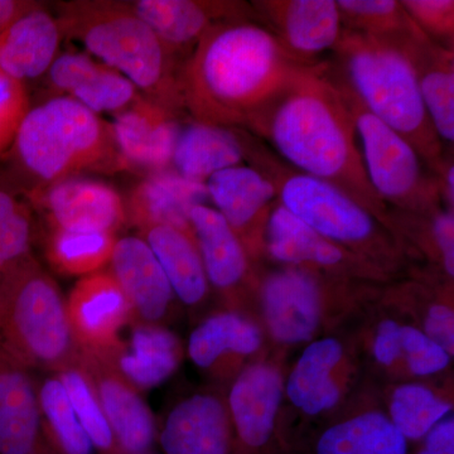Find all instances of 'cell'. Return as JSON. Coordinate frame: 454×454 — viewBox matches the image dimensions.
<instances>
[{
	"mask_svg": "<svg viewBox=\"0 0 454 454\" xmlns=\"http://www.w3.org/2000/svg\"><path fill=\"white\" fill-rule=\"evenodd\" d=\"M260 301L269 333L283 345L309 342L321 327L324 289L313 271L288 267L268 274Z\"/></svg>",
	"mask_w": 454,
	"mask_h": 454,
	"instance_id": "cell-10",
	"label": "cell"
},
{
	"mask_svg": "<svg viewBox=\"0 0 454 454\" xmlns=\"http://www.w3.org/2000/svg\"><path fill=\"white\" fill-rule=\"evenodd\" d=\"M343 27L390 42H403L419 33L402 2L396 0H339Z\"/></svg>",
	"mask_w": 454,
	"mask_h": 454,
	"instance_id": "cell-36",
	"label": "cell"
},
{
	"mask_svg": "<svg viewBox=\"0 0 454 454\" xmlns=\"http://www.w3.org/2000/svg\"><path fill=\"white\" fill-rule=\"evenodd\" d=\"M254 7L301 65L318 64L319 56L336 50L345 29L336 0H265L254 2Z\"/></svg>",
	"mask_w": 454,
	"mask_h": 454,
	"instance_id": "cell-11",
	"label": "cell"
},
{
	"mask_svg": "<svg viewBox=\"0 0 454 454\" xmlns=\"http://www.w3.org/2000/svg\"><path fill=\"white\" fill-rule=\"evenodd\" d=\"M348 103L364 170L375 195L406 211L432 210L441 200L439 184L427 177L422 157L413 145L380 119L367 112L337 71Z\"/></svg>",
	"mask_w": 454,
	"mask_h": 454,
	"instance_id": "cell-8",
	"label": "cell"
},
{
	"mask_svg": "<svg viewBox=\"0 0 454 454\" xmlns=\"http://www.w3.org/2000/svg\"><path fill=\"white\" fill-rule=\"evenodd\" d=\"M12 145L22 166L50 184L82 173L112 175L130 168L112 124L68 97L29 109Z\"/></svg>",
	"mask_w": 454,
	"mask_h": 454,
	"instance_id": "cell-5",
	"label": "cell"
},
{
	"mask_svg": "<svg viewBox=\"0 0 454 454\" xmlns=\"http://www.w3.org/2000/svg\"><path fill=\"white\" fill-rule=\"evenodd\" d=\"M402 4L428 40L444 49L453 50V0H404Z\"/></svg>",
	"mask_w": 454,
	"mask_h": 454,
	"instance_id": "cell-40",
	"label": "cell"
},
{
	"mask_svg": "<svg viewBox=\"0 0 454 454\" xmlns=\"http://www.w3.org/2000/svg\"><path fill=\"white\" fill-rule=\"evenodd\" d=\"M109 267L129 303L131 322L166 325L177 298L148 244L140 236L119 238Z\"/></svg>",
	"mask_w": 454,
	"mask_h": 454,
	"instance_id": "cell-14",
	"label": "cell"
},
{
	"mask_svg": "<svg viewBox=\"0 0 454 454\" xmlns=\"http://www.w3.org/2000/svg\"><path fill=\"white\" fill-rule=\"evenodd\" d=\"M55 9L62 37L80 42L158 106L176 114L184 110L177 56L130 11L125 0L57 2Z\"/></svg>",
	"mask_w": 454,
	"mask_h": 454,
	"instance_id": "cell-3",
	"label": "cell"
},
{
	"mask_svg": "<svg viewBox=\"0 0 454 454\" xmlns=\"http://www.w3.org/2000/svg\"><path fill=\"white\" fill-rule=\"evenodd\" d=\"M283 396L282 372L271 364H252L238 373L226 404L234 434L244 446L259 448L270 441Z\"/></svg>",
	"mask_w": 454,
	"mask_h": 454,
	"instance_id": "cell-20",
	"label": "cell"
},
{
	"mask_svg": "<svg viewBox=\"0 0 454 454\" xmlns=\"http://www.w3.org/2000/svg\"><path fill=\"white\" fill-rule=\"evenodd\" d=\"M417 73L424 107L441 142H454L453 50L428 40L422 32L400 42Z\"/></svg>",
	"mask_w": 454,
	"mask_h": 454,
	"instance_id": "cell-28",
	"label": "cell"
},
{
	"mask_svg": "<svg viewBox=\"0 0 454 454\" xmlns=\"http://www.w3.org/2000/svg\"><path fill=\"white\" fill-rule=\"evenodd\" d=\"M0 454H55L40 399L38 376L0 349Z\"/></svg>",
	"mask_w": 454,
	"mask_h": 454,
	"instance_id": "cell-15",
	"label": "cell"
},
{
	"mask_svg": "<svg viewBox=\"0 0 454 454\" xmlns=\"http://www.w3.org/2000/svg\"><path fill=\"white\" fill-rule=\"evenodd\" d=\"M418 454H454V419L448 415L424 437Z\"/></svg>",
	"mask_w": 454,
	"mask_h": 454,
	"instance_id": "cell-45",
	"label": "cell"
},
{
	"mask_svg": "<svg viewBox=\"0 0 454 454\" xmlns=\"http://www.w3.org/2000/svg\"><path fill=\"white\" fill-rule=\"evenodd\" d=\"M38 399L44 430L55 454L95 453L56 373L38 378Z\"/></svg>",
	"mask_w": 454,
	"mask_h": 454,
	"instance_id": "cell-34",
	"label": "cell"
},
{
	"mask_svg": "<svg viewBox=\"0 0 454 454\" xmlns=\"http://www.w3.org/2000/svg\"><path fill=\"white\" fill-rule=\"evenodd\" d=\"M157 441L166 454H230L234 429L226 400L202 391L184 397L157 424Z\"/></svg>",
	"mask_w": 454,
	"mask_h": 454,
	"instance_id": "cell-16",
	"label": "cell"
},
{
	"mask_svg": "<svg viewBox=\"0 0 454 454\" xmlns=\"http://www.w3.org/2000/svg\"><path fill=\"white\" fill-rule=\"evenodd\" d=\"M333 52L339 59L337 73L367 112L404 137L424 162L441 167L442 142L402 44L345 28Z\"/></svg>",
	"mask_w": 454,
	"mask_h": 454,
	"instance_id": "cell-4",
	"label": "cell"
},
{
	"mask_svg": "<svg viewBox=\"0 0 454 454\" xmlns=\"http://www.w3.org/2000/svg\"><path fill=\"white\" fill-rule=\"evenodd\" d=\"M262 345V331L252 319L221 310L206 317L191 333L187 354L202 372L226 376L238 358L252 356Z\"/></svg>",
	"mask_w": 454,
	"mask_h": 454,
	"instance_id": "cell-26",
	"label": "cell"
},
{
	"mask_svg": "<svg viewBox=\"0 0 454 454\" xmlns=\"http://www.w3.org/2000/svg\"><path fill=\"white\" fill-rule=\"evenodd\" d=\"M208 199L216 206L236 235L243 241L245 249L253 244L255 230L262 232L276 200L277 188L273 182L258 168L235 166L215 173L206 182Z\"/></svg>",
	"mask_w": 454,
	"mask_h": 454,
	"instance_id": "cell-22",
	"label": "cell"
},
{
	"mask_svg": "<svg viewBox=\"0 0 454 454\" xmlns=\"http://www.w3.org/2000/svg\"><path fill=\"white\" fill-rule=\"evenodd\" d=\"M145 454H149V453H145Z\"/></svg>",
	"mask_w": 454,
	"mask_h": 454,
	"instance_id": "cell-47",
	"label": "cell"
},
{
	"mask_svg": "<svg viewBox=\"0 0 454 454\" xmlns=\"http://www.w3.org/2000/svg\"><path fill=\"white\" fill-rule=\"evenodd\" d=\"M31 210L16 197L0 191V279L32 254Z\"/></svg>",
	"mask_w": 454,
	"mask_h": 454,
	"instance_id": "cell-38",
	"label": "cell"
},
{
	"mask_svg": "<svg viewBox=\"0 0 454 454\" xmlns=\"http://www.w3.org/2000/svg\"><path fill=\"white\" fill-rule=\"evenodd\" d=\"M61 31L46 8L20 18L0 35V70L22 82L49 73L55 61Z\"/></svg>",
	"mask_w": 454,
	"mask_h": 454,
	"instance_id": "cell-29",
	"label": "cell"
},
{
	"mask_svg": "<svg viewBox=\"0 0 454 454\" xmlns=\"http://www.w3.org/2000/svg\"><path fill=\"white\" fill-rule=\"evenodd\" d=\"M420 330L453 357L454 312L452 307L444 303L430 304L424 313L423 328Z\"/></svg>",
	"mask_w": 454,
	"mask_h": 454,
	"instance_id": "cell-44",
	"label": "cell"
},
{
	"mask_svg": "<svg viewBox=\"0 0 454 454\" xmlns=\"http://www.w3.org/2000/svg\"><path fill=\"white\" fill-rule=\"evenodd\" d=\"M77 419L98 454H121L88 375L79 364L56 372Z\"/></svg>",
	"mask_w": 454,
	"mask_h": 454,
	"instance_id": "cell-37",
	"label": "cell"
},
{
	"mask_svg": "<svg viewBox=\"0 0 454 454\" xmlns=\"http://www.w3.org/2000/svg\"><path fill=\"white\" fill-rule=\"evenodd\" d=\"M346 352L333 337L312 340L284 382V394L301 413L316 417L333 411L342 399Z\"/></svg>",
	"mask_w": 454,
	"mask_h": 454,
	"instance_id": "cell-24",
	"label": "cell"
},
{
	"mask_svg": "<svg viewBox=\"0 0 454 454\" xmlns=\"http://www.w3.org/2000/svg\"><path fill=\"white\" fill-rule=\"evenodd\" d=\"M317 454H408V441L381 411L354 415L325 430Z\"/></svg>",
	"mask_w": 454,
	"mask_h": 454,
	"instance_id": "cell-32",
	"label": "cell"
},
{
	"mask_svg": "<svg viewBox=\"0 0 454 454\" xmlns=\"http://www.w3.org/2000/svg\"><path fill=\"white\" fill-rule=\"evenodd\" d=\"M77 364L91 382L121 453H149L157 441V422L143 394L106 351L80 348Z\"/></svg>",
	"mask_w": 454,
	"mask_h": 454,
	"instance_id": "cell-9",
	"label": "cell"
},
{
	"mask_svg": "<svg viewBox=\"0 0 454 454\" xmlns=\"http://www.w3.org/2000/svg\"><path fill=\"white\" fill-rule=\"evenodd\" d=\"M160 262L176 298L188 309L207 300L210 284L192 232L172 226H152L139 231Z\"/></svg>",
	"mask_w": 454,
	"mask_h": 454,
	"instance_id": "cell-30",
	"label": "cell"
},
{
	"mask_svg": "<svg viewBox=\"0 0 454 454\" xmlns=\"http://www.w3.org/2000/svg\"><path fill=\"white\" fill-rule=\"evenodd\" d=\"M245 127L298 172L345 191L389 229L387 206L367 181L351 113L328 62L301 65Z\"/></svg>",
	"mask_w": 454,
	"mask_h": 454,
	"instance_id": "cell-1",
	"label": "cell"
},
{
	"mask_svg": "<svg viewBox=\"0 0 454 454\" xmlns=\"http://www.w3.org/2000/svg\"><path fill=\"white\" fill-rule=\"evenodd\" d=\"M38 200L47 212L50 227L74 231L118 234L127 223L125 201L109 184L97 179L73 177L50 184Z\"/></svg>",
	"mask_w": 454,
	"mask_h": 454,
	"instance_id": "cell-17",
	"label": "cell"
},
{
	"mask_svg": "<svg viewBox=\"0 0 454 454\" xmlns=\"http://www.w3.org/2000/svg\"><path fill=\"white\" fill-rule=\"evenodd\" d=\"M452 403L419 382L394 387L389 400L391 423L406 441H419L452 413Z\"/></svg>",
	"mask_w": 454,
	"mask_h": 454,
	"instance_id": "cell-35",
	"label": "cell"
},
{
	"mask_svg": "<svg viewBox=\"0 0 454 454\" xmlns=\"http://www.w3.org/2000/svg\"><path fill=\"white\" fill-rule=\"evenodd\" d=\"M0 349L35 372L77 363L66 298L33 254L0 279Z\"/></svg>",
	"mask_w": 454,
	"mask_h": 454,
	"instance_id": "cell-6",
	"label": "cell"
},
{
	"mask_svg": "<svg viewBox=\"0 0 454 454\" xmlns=\"http://www.w3.org/2000/svg\"><path fill=\"white\" fill-rule=\"evenodd\" d=\"M188 219L208 284L226 297L234 294L249 273V258L243 241L223 215L210 206H195Z\"/></svg>",
	"mask_w": 454,
	"mask_h": 454,
	"instance_id": "cell-27",
	"label": "cell"
},
{
	"mask_svg": "<svg viewBox=\"0 0 454 454\" xmlns=\"http://www.w3.org/2000/svg\"><path fill=\"white\" fill-rule=\"evenodd\" d=\"M118 234L109 231H74L50 227L44 253L57 273L86 277L109 265Z\"/></svg>",
	"mask_w": 454,
	"mask_h": 454,
	"instance_id": "cell-33",
	"label": "cell"
},
{
	"mask_svg": "<svg viewBox=\"0 0 454 454\" xmlns=\"http://www.w3.org/2000/svg\"><path fill=\"white\" fill-rule=\"evenodd\" d=\"M207 200L206 184L184 178L172 168L151 173L125 201L127 223L139 231L152 226H172L192 232L190 211Z\"/></svg>",
	"mask_w": 454,
	"mask_h": 454,
	"instance_id": "cell-21",
	"label": "cell"
},
{
	"mask_svg": "<svg viewBox=\"0 0 454 454\" xmlns=\"http://www.w3.org/2000/svg\"><path fill=\"white\" fill-rule=\"evenodd\" d=\"M176 56L195 49L212 27L244 20L247 4L220 0H125Z\"/></svg>",
	"mask_w": 454,
	"mask_h": 454,
	"instance_id": "cell-18",
	"label": "cell"
},
{
	"mask_svg": "<svg viewBox=\"0 0 454 454\" xmlns=\"http://www.w3.org/2000/svg\"><path fill=\"white\" fill-rule=\"evenodd\" d=\"M244 155V145L234 131L195 121L179 131L172 166L184 178L206 184L215 173L240 166Z\"/></svg>",
	"mask_w": 454,
	"mask_h": 454,
	"instance_id": "cell-31",
	"label": "cell"
},
{
	"mask_svg": "<svg viewBox=\"0 0 454 454\" xmlns=\"http://www.w3.org/2000/svg\"><path fill=\"white\" fill-rule=\"evenodd\" d=\"M262 240L269 255L288 267L339 276L382 274L360 256L328 241L280 203L269 212Z\"/></svg>",
	"mask_w": 454,
	"mask_h": 454,
	"instance_id": "cell-12",
	"label": "cell"
},
{
	"mask_svg": "<svg viewBox=\"0 0 454 454\" xmlns=\"http://www.w3.org/2000/svg\"><path fill=\"white\" fill-rule=\"evenodd\" d=\"M68 322L80 348L109 351L131 324L129 303L109 270L77 280L66 298Z\"/></svg>",
	"mask_w": 454,
	"mask_h": 454,
	"instance_id": "cell-13",
	"label": "cell"
},
{
	"mask_svg": "<svg viewBox=\"0 0 454 454\" xmlns=\"http://www.w3.org/2000/svg\"><path fill=\"white\" fill-rule=\"evenodd\" d=\"M300 66L267 27L247 18L220 23L181 66L184 110L203 124L245 127Z\"/></svg>",
	"mask_w": 454,
	"mask_h": 454,
	"instance_id": "cell-2",
	"label": "cell"
},
{
	"mask_svg": "<svg viewBox=\"0 0 454 454\" xmlns=\"http://www.w3.org/2000/svg\"><path fill=\"white\" fill-rule=\"evenodd\" d=\"M130 334L107 354L119 372L145 393L168 380L184 358L181 340L166 325H129Z\"/></svg>",
	"mask_w": 454,
	"mask_h": 454,
	"instance_id": "cell-25",
	"label": "cell"
},
{
	"mask_svg": "<svg viewBox=\"0 0 454 454\" xmlns=\"http://www.w3.org/2000/svg\"><path fill=\"white\" fill-rule=\"evenodd\" d=\"M400 348L406 372L417 378H427L442 372L452 361V356L446 349L413 325L402 324Z\"/></svg>",
	"mask_w": 454,
	"mask_h": 454,
	"instance_id": "cell-39",
	"label": "cell"
},
{
	"mask_svg": "<svg viewBox=\"0 0 454 454\" xmlns=\"http://www.w3.org/2000/svg\"><path fill=\"white\" fill-rule=\"evenodd\" d=\"M42 8H46V5L35 0H0V35L20 18Z\"/></svg>",
	"mask_w": 454,
	"mask_h": 454,
	"instance_id": "cell-46",
	"label": "cell"
},
{
	"mask_svg": "<svg viewBox=\"0 0 454 454\" xmlns=\"http://www.w3.org/2000/svg\"><path fill=\"white\" fill-rule=\"evenodd\" d=\"M402 324L395 319L385 318L376 325L372 340V355L376 363L385 369H395L402 363L400 348Z\"/></svg>",
	"mask_w": 454,
	"mask_h": 454,
	"instance_id": "cell-43",
	"label": "cell"
},
{
	"mask_svg": "<svg viewBox=\"0 0 454 454\" xmlns=\"http://www.w3.org/2000/svg\"><path fill=\"white\" fill-rule=\"evenodd\" d=\"M430 236L433 247L437 249L442 267L447 277H454V210L439 208L430 210Z\"/></svg>",
	"mask_w": 454,
	"mask_h": 454,
	"instance_id": "cell-42",
	"label": "cell"
},
{
	"mask_svg": "<svg viewBox=\"0 0 454 454\" xmlns=\"http://www.w3.org/2000/svg\"><path fill=\"white\" fill-rule=\"evenodd\" d=\"M29 109L25 85L0 70V153L13 145L18 128Z\"/></svg>",
	"mask_w": 454,
	"mask_h": 454,
	"instance_id": "cell-41",
	"label": "cell"
},
{
	"mask_svg": "<svg viewBox=\"0 0 454 454\" xmlns=\"http://www.w3.org/2000/svg\"><path fill=\"white\" fill-rule=\"evenodd\" d=\"M47 74L51 86L95 114L121 112L140 97L127 77L85 53L57 56Z\"/></svg>",
	"mask_w": 454,
	"mask_h": 454,
	"instance_id": "cell-23",
	"label": "cell"
},
{
	"mask_svg": "<svg viewBox=\"0 0 454 454\" xmlns=\"http://www.w3.org/2000/svg\"><path fill=\"white\" fill-rule=\"evenodd\" d=\"M265 176L276 186L280 205L331 243L360 256L381 273L396 262L397 247L389 238V229L345 191L292 170L273 169Z\"/></svg>",
	"mask_w": 454,
	"mask_h": 454,
	"instance_id": "cell-7",
	"label": "cell"
},
{
	"mask_svg": "<svg viewBox=\"0 0 454 454\" xmlns=\"http://www.w3.org/2000/svg\"><path fill=\"white\" fill-rule=\"evenodd\" d=\"M112 128L129 167L151 173L170 169L182 129L177 114L140 95L129 106L115 113Z\"/></svg>",
	"mask_w": 454,
	"mask_h": 454,
	"instance_id": "cell-19",
	"label": "cell"
}]
</instances>
